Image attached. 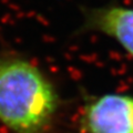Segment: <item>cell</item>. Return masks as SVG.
I'll return each mask as SVG.
<instances>
[{"instance_id": "cell-1", "label": "cell", "mask_w": 133, "mask_h": 133, "mask_svg": "<svg viewBox=\"0 0 133 133\" xmlns=\"http://www.w3.org/2000/svg\"><path fill=\"white\" fill-rule=\"evenodd\" d=\"M59 99L49 79L20 58L0 60V122L14 133H44Z\"/></svg>"}, {"instance_id": "cell-2", "label": "cell", "mask_w": 133, "mask_h": 133, "mask_svg": "<svg viewBox=\"0 0 133 133\" xmlns=\"http://www.w3.org/2000/svg\"><path fill=\"white\" fill-rule=\"evenodd\" d=\"M80 122L84 133H133V97L108 93L90 99Z\"/></svg>"}, {"instance_id": "cell-3", "label": "cell", "mask_w": 133, "mask_h": 133, "mask_svg": "<svg viewBox=\"0 0 133 133\" xmlns=\"http://www.w3.org/2000/svg\"><path fill=\"white\" fill-rule=\"evenodd\" d=\"M85 27L113 38L133 58V8L108 6L89 11Z\"/></svg>"}]
</instances>
